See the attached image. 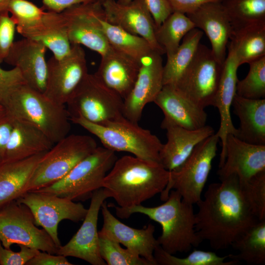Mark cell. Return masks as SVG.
I'll use <instances>...</instances> for the list:
<instances>
[{"label": "cell", "instance_id": "27", "mask_svg": "<svg viewBox=\"0 0 265 265\" xmlns=\"http://www.w3.org/2000/svg\"><path fill=\"white\" fill-rule=\"evenodd\" d=\"M232 106L239 120L236 137L250 144L265 145V99H247L236 94Z\"/></svg>", "mask_w": 265, "mask_h": 265}, {"label": "cell", "instance_id": "18", "mask_svg": "<svg viewBox=\"0 0 265 265\" xmlns=\"http://www.w3.org/2000/svg\"><path fill=\"white\" fill-rule=\"evenodd\" d=\"M101 210L103 225L98 234L106 236L122 244L135 254L145 259L152 265H157L154 253L159 245L154 237L155 226L149 224L140 229L130 227L117 219L110 212L104 201Z\"/></svg>", "mask_w": 265, "mask_h": 265}, {"label": "cell", "instance_id": "20", "mask_svg": "<svg viewBox=\"0 0 265 265\" xmlns=\"http://www.w3.org/2000/svg\"><path fill=\"white\" fill-rule=\"evenodd\" d=\"M225 156L224 162L217 171L220 180L232 175L239 181L245 180L265 170V145L250 144L229 134Z\"/></svg>", "mask_w": 265, "mask_h": 265}, {"label": "cell", "instance_id": "29", "mask_svg": "<svg viewBox=\"0 0 265 265\" xmlns=\"http://www.w3.org/2000/svg\"><path fill=\"white\" fill-rule=\"evenodd\" d=\"M26 38L43 43L57 59L64 57L71 49L66 22L61 12L46 11L39 25Z\"/></svg>", "mask_w": 265, "mask_h": 265}, {"label": "cell", "instance_id": "43", "mask_svg": "<svg viewBox=\"0 0 265 265\" xmlns=\"http://www.w3.org/2000/svg\"><path fill=\"white\" fill-rule=\"evenodd\" d=\"M20 250L14 252L4 248L0 241V265H24L40 251L25 245H19Z\"/></svg>", "mask_w": 265, "mask_h": 265}, {"label": "cell", "instance_id": "5", "mask_svg": "<svg viewBox=\"0 0 265 265\" xmlns=\"http://www.w3.org/2000/svg\"><path fill=\"white\" fill-rule=\"evenodd\" d=\"M70 121L96 136L106 148L114 152H125L148 160L159 162L162 143L149 130L139 126L125 117L100 125L81 117Z\"/></svg>", "mask_w": 265, "mask_h": 265}, {"label": "cell", "instance_id": "44", "mask_svg": "<svg viewBox=\"0 0 265 265\" xmlns=\"http://www.w3.org/2000/svg\"><path fill=\"white\" fill-rule=\"evenodd\" d=\"M158 27L173 11L167 0H142Z\"/></svg>", "mask_w": 265, "mask_h": 265}, {"label": "cell", "instance_id": "50", "mask_svg": "<svg viewBox=\"0 0 265 265\" xmlns=\"http://www.w3.org/2000/svg\"><path fill=\"white\" fill-rule=\"evenodd\" d=\"M132 0H118L117 2L121 4H127L130 2Z\"/></svg>", "mask_w": 265, "mask_h": 265}, {"label": "cell", "instance_id": "28", "mask_svg": "<svg viewBox=\"0 0 265 265\" xmlns=\"http://www.w3.org/2000/svg\"><path fill=\"white\" fill-rule=\"evenodd\" d=\"M46 152L21 160L0 162V209L24 193L28 180Z\"/></svg>", "mask_w": 265, "mask_h": 265}, {"label": "cell", "instance_id": "11", "mask_svg": "<svg viewBox=\"0 0 265 265\" xmlns=\"http://www.w3.org/2000/svg\"><path fill=\"white\" fill-rule=\"evenodd\" d=\"M0 241L7 249L16 244L53 254L59 248L44 229L38 228L29 209L17 200L0 209Z\"/></svg>", "mask_w": 265, "mask_h": 265}, {"label": "cell", "instance_id": "10", "mask_svg": "<svg viewBox=\"0 0 265 265\" xmlns=\"http://www.w3.org/2000/svg\"><path fill=\"white\" fill-rule=\"evenodd\" d=\"M223 67L211 49L200 43L190 63L172 87L201 108L213 106Z\"/></svg>", "mask_w": 265, "mask_h": 265}, {"label": "cell", "instance_id": "35", "mask_svg": "<svg viewBox=\"0 0 265 265\" xmlns=\"http://www.w3.org/2000/svg\"><path fill=\"white\" fill-rule=\"evenodd\" d=\"M233 29L265 23V0H222Z\"/></svg>", "mask_w": 265, "mask_h": 265}, {"label": "cell", "instance_id": "6", "mask_svg": "<svg viewBox=\"0 0 265 265\" xmlns=\"http://www.w3.org/2000/svg\"><path fill=\"white\" fill-rule=\"evenodd\" d=\"M97 147L95 139L89 135L68 134L42 156L28 180L24 193L60 180Z\"/></svg>", "mask_w": 265, "mask_h": 265}, {"label": "cell", "instance_id": "13", "mask_svg": "<svg viewBox=\"0 0 265 265\" xmlns=\"http://www.w3.org/2000/svg\"><path fill=\"white\" fill-rule=\"evenodd\" d=\"M71 44L83 45L101 56L111 48L102 29L101 20L106 17L98 1L72 6L63 11Z\"/></svg>", "mask_w": 265, "mask_h": 265}, {"label": "cell", "instance_id": "19", "mask_svg": "<svg viewBox=\"0 0 265 265\" xmlns=\"http://www.w3.org/2000/svg\"><path fill=\"white\" fill-rule=\"evenodd\" d=\"M47 50L43 43L24 38L14 42L4 61L19 70L26 84L43 93L47 77Z\"/></svg>", "mask_w": 265, "mask_h": 265}, {"label": "cell", "instance_id": "21", "mask_svg": "<svg viewBox=\"0 0 265 265\" xmlns=\"http://www.w3.org/2000/svg\"><path fill=\"white\" fill-rule=\"evenodd\" d=\"M186 15L195 28L205 32L210 41L213 55L219 62L223 64L233 29L221 2L204 4Z\"/></svg>", "mask_w": 265, "mask_h": 265}, {"label": "cell", "instance_id": "37", "mask_svg": "<svg viewBox=\"0 0 265 265\" xmlns=\"http://www.w3.org/2000/svg\"><path fill=\"white\" fill-rule=\"evenodd\" d=\"M44 10L27 0H10L7 7L17 31L24 38L39 25L46 12Z\"/></svg>", "mask_w": 265, "mask_h": 265}, {"label": "cell", "instance_id": "32", "mask_svg": "<svg viewBox=\"0 0 265 265\" xmlns=\"http://www.w3.org/2000/svg\"><path fill=\"white\" fill-rule=\"evenodd\" d=\"M203 32L194 28L183 38L177 51L169 58L163 68V85L174 86L192 61Z\"/></svg>", "mask_w": 265, "mask_h": 265}, {"label": "cell", "instance_id": "26", "mask_svg": "<svg viewBox=\"0 0 265 265\" xmlns=\"http://www.w3.org/2000/svg\"><path fill=\"white\" fill-rule=\"evenodd\" d=\"M54 145L35 126L14 117L2 161H16L46 152Z\"/></svg>", "mask_w": 265, "mask_h": 265}, {"label": "cell", "instance_id": "2", "mask_svg": "<svg viewBox=\"0 0 265 265\" xmlns=\"http://www.w3.org/2000/svg\"><path fill=\"white\" fill-rule=\"evenodd\" d=\"M169 177V171L159 162L124 156L116 159L105 177L102 187L118 206L130 207L141 205L161 193Z\"/></svg>", "mask_w": 265, "mask_h": 265}, {"label": "cell", "instance_id": "7", "mask_svg": "<svg viewBox=\"0 0 265 265\" xmlns=\"http://www.w3.org/2000/svg\"><path fill=\"white\" fill-rule=\"evenodd\" d=\"M117 159L115 152L97 147L65 177L35 190L53 194L73 201H85L102 187L103 180Z\"/></svg>", "mask_w": 265, "mask_h": 265}, {"label": "cell", "instance_id": "15", "mask_svg": "<svg viewBox=\"0 0 265 265\" xmlns=\"http://www.w3.org/2000/svg\"><path fill=\"white\" fill-rule=\"evenodd\" d=\"M138 73L130 92L123 100V116L138 123L146 105L154 102L163 85L161 54L156 51L143 57Z\"/></svg>", "mask_w": 265, "mask_h": 265}, {"label": "cell", "instance_id": "46", "mask_svg": "<svg viewBox=\"0 0 265 265\" xmlns=\"http://www.w3.org/2000/svg\"><path fill=\"white\" fill-rule=\"evenodd\" d=\"M66 257L40 251L26 265H72Z\"/></svg>", "mask_w": 265, "mask_h": 265}, {"label": "cell", "instance_id": "45", "mask_svg": "<svg viewBox=\"0 0 265 265\" xmlns=\"http://www.w3.org/2000/svg\"><path fill=\"white\" fill-rule=\"evenodd\" d=\"M14 117L6 110L0 113V162L3 161L6 147L9 139Z\"/></svg>", "mask_w": 265, "mask_h": 265}, {"label": "cell", "instance_id": "22", "mask_svg": "<svg viewBox=\"0 0 265 265\" xmlns=\"http://www.w3.org/2000/svg\"><path fill=\"white\" fill-rule=\"evenodd\" d=\"M228 54L223 63L222 73L216 93L214 106L218 110L220 115V126L216 132L221 142L219 167L224 162L225 148L227 136L232 134L236 136L238 130L232 122L230 109L233 99L236 94V86L238 80L237 71L239 65L235 51L229 43Z\"/></svg>", "mask_w": 265, "mask_h": 265}, {"label": "cell", "instance_id": "48", "mask_svg": "<svg viewBox=\"0 0 265 265\" xmlns=\"http://www.w3.org/2000/svg\"><path fill=\"white\" fill-rule=\"evenodd\" d=\"M97 0H42L44 9L60 13L74 5L89 3Z\"/></svg>", "mask_w": 265, "mask_h": 265}, {"label": "cell", "instance_id": "51", "mask_svg": "<svg viewBox=\"0 0 265 265\" xmlns=\"http://www.w3.org/2000/svg\"><path fill=\"white\" fill-rule=\"evenodd\" d=\"M5 110L4 106L0 103V113H2Z\"/></svg>", "mask_w": 265, "mask_h": 265}, {"label": "cell", "instance_id": "52", "mask_svg": "<svg viewBox=\"0 0 265 265\" xmlns=\"http://www.w3.org/2000/svg\"><path fill=\"white\" fill-rule=\"evenodd\" d=\"M108 0H97V1H99L101 3H103L104 2Z\"/></svg>", "mask_w": 265, "mask_h": 265}, {"label": "cell", "instance_id": "36", "mask_svg": "<svg viewBox=\"0 0 265 265\" xmlns=\"http://www.w3.org/2000/svg\"><path fill=\"white\" fill-rule=\"evenodd\" d=\"M157 265H235L239 263L237 260L226 261L229 255L221 257L215 252L201 250H194L185 258H178L164 251L159 245L154 253Z\"/></svg>", "mask_w": 265, "mask_h": 265}, {"label": "cell", "instance_id": "34", "mask_svg": "<svg viewBox=\"0 0 265 265\" xmlns=\"http://www.w3.org/2000/svg\"><path fill=\"white\" fill-rule=\"evenodd\" d=\"M194 28V24L187 15L179 12H173L156 28V40L167 58L175 53L184 36Z\"/></svg>", "mask_w": 265, "mask_h": 265}, {"label": "cell", "instance_id": "17", "mask_svg": "<svg viewBox=\"0 0 265 265\" xmlns=\"http://www.w3.org/2000/svg\"><path fill=\"white\" fill-rule=\"evenodd\" d=\"M102 4L108 22L143 37L155 51L165 53L156 40L154 21L142 0H132L127 4L108 0Z\"/></svg>", "mask_w": 265, "mask_h": 265}, {"label": "cell", "instance_id": "25", "mask_svg": "<svg viewBox=\"0 0 265 265\" xmlns=\"http://www.w3.org/2000/svg\"><path fill=\"white\" fill-rule=\"evenodd\" d=\"M161 128L166 131L167 141L159 152V161L169 171L180 166L199 142L214 133L208 125L194 130L174 125Z\"/></svg>", "mask_w": 265, "mask_h": 265}, {"label": "cell", "instance_id": "40", "mask_svg": "<svg viewBox=\"0 0 265 265\" xmlns=\"http://www.w3.org/2000/svg\"><path fill=\"white\" fill-rule=\"evenodd\" d=\"M99 247L100 255L106 265H152L145 259L122 248L119 242L106 236L99 234Z\"/></svg>", "mask_w": 265, "mask_h": 265}, {"label": "cell", "instance_id": "30", "mask_svg": "<svg viewBox=\"0 0 265 265\" xmlns=\"http://www.w3.org/2000/svg\"><path fill=\"white\" fill-rule=\"evenodd\" d=\"M229 43L239 66L265 56V23L233 29Z\"/></svg>", "mask_w": 265, "mask_h": 265}, {"label": "cell", "instance_id": "9", "mask_svg": "<svg viewBox=\"0 0 265 265\" xmlns=\"http://www.w3.org/2000/svg\"><path fill=\"white\" fill-rule=\"evenodd\" d=\"M66 105L70 116L81 117L102 125L124 117L123 99L88 73L72 94Z\"/></svg>", "mask_w": 265, "mask_h": 265}, {"label": "cell", "instance_id": "4", "mask_svg": "<svg viewBox=\"0 0 265 265\" xmlns=\"http://www.w3.org/2000/svg\"><path fill=\"white\" fill-rule=\"evenodd\" d=\"M4 106L13 117L35 126L54 144L68 135L71 130L65 106L55 103L26 83L14 90Z\"/></svg>", "mask_w": 265, "mask_h": 265}, {"label": "cell", "instance_id": "31", "mask_svg": "<svg viewBox=\"0 0 265 265\" xmlns=\"http://www.w3.org/2000/svg\"><path fill=\"white\" fill-rule=\"evenodd\" d=\"M238 251L229 254V259L250 265L265 264V220L259 221L242 234L231 246Z\"/></svg>", "mask_w": 265, "mask_h": 265}, {"label": "cell", "instance_id": "39", "mask_svg": "<svg viewBox=\"0 0 265 265\" xmlns=\"http://www.w3.org/2000/svg\"><path fill=\"white\" fill-rule=\"evenodd\" d=\"M249 70L246 76L238 80L236 94L250 99H265V56L248 63Z\"/></svg>", "mask_w": 265, "mask_h": 265}, {"label": "cell", "instance_id": "47", "mask_svg": "<svg viewBox=\"0 0 265 265\" xmlns=\"http://www.w3.org/2000/svg\"><path fill=\"white\" fill-rule=\"evenodd\" d=\"M173 12L185 14L192 12L204 4L222 0H167Z\"/></svg>", "mask_w": 265, "mask_h": 265}, {"label": "cell", "instance_id": "41", "mask_svg": "<svg viewBox=\"0 0 265 265\" xmlns=\"http://www.w3.org/2000/svg\"><path fill=\"white\" fill-rule=\"evenodd\" d=\"M16 24L8 11L0 13V64L4 61L14 43Z\"/></svg>", "mask_w": 265, "mask_h": 265}, {"label": "cell", "instance_id": "3", "mask_svg": "<svg viewBox=\"0 0 265 265\" xmlns=\"http://www.w3.org/2000/svg\"><path fill=\"white\" fill-rule=\"evenodd\" d=\"M111 207L114 208L116 215L120 218H128L133 213H139L159 223L162 233L157 239L159 244L169 254L187 253L202 242L195 228L193 204L183 200L174 189L170 191L163 204L157 207L139 205L123 208L113 204Z\"/></svg>", "mask_w": 265, "mask_h": 265}, {"label": "cell", "instance_id": "38", "mask_svg": "<svg viewBox=\"0 0 265 265\" xmlns=\"http://www.w3.org/2000/svg\"><path fill=\"white\" fill-rule=\"evenodd\" d=\"M238 182L241 196L252 213L259 221L265 220V170Z\"/></svg>", "mask_w": 265, "mask_h": 265}, {"label": "cell", "instance_id": "23", "mask_svg": "<svg viewBox=\"0 0 265 265\" xmlns=\"http://www.w3.org/2000/svg\"><path fill=\"white\" fill-rule=\"evenodd\" d=\"M154 102L164 114L161 128L174 125L194 130L206 125L208 115L204 109L190 102L170 85H163Z\"/></svg>", "mask_w": 265, "mask_h": 265}, {"label": "cell", "instance_id": "49", "mask_svg": "<svg viewBox=\"0 0 265 265\" xmlns=\"http://www.w3.org/2000/svg\"><path fill=\"white\" fill-rule=\"evenodd\" d=\"M10 0H0V13L8 11L7 7Z\"/></svg>", "mask_w": 265, "mask_h": 265}, {"label": "cell", "instance_id": "8", "mask_svg": "<svg viewBox=\"0 0 265 265\" xmlns=\"http://www.w3.org/2000/svg\"><path fill=\"white\" fill-rule=\"evenodd\" d=\"M219 140L217 132L203 140L180 166L169 171L167 185L160 193L162 201L167 199L172 189L178 191L183 200L191 204H197L201 199Z\"/></svg>", "mask_w": 265, "mask_h": 265}, {"label": "cell", "instance_id": "42", "mask_svg": "<svg viewBox=\"0 0 265 265\" xmlns=\"http://www.w3.org/2000/svg\"><path fill=\"white\" fill-rule=\"evenodd\" d=\"M24 83H26L17 68L4 70L0 67V103L4 106L14 90Z\"/></svg>", "mask_w": 265, "mask_h": 265}, {"label": "cell", "instance_id": "14", "mask_svg": "<svg viewBox=\"0 0 265 265\" xmlns=\"http://www.w3.org/2000/svg\"><path fill=\"white\" fill-rule=\"evenodd\" d=\"M86 54L79 45H72L62 58L53 56L47 61V77L44 95L55 103L65 106L88 74Z\"/></svg>", "mask_w": 265, "mask_h": 265}, {"label": "cell", "instance_id": "16", "mask_svg": "<svg viewBox=\"0 0 265 265\" xmlns=\"http://www.w3.org/2000/svg\"><path fill=\"white\" fill-rule=\"evenodd\" d=\"M108 198L103 187L93 192L82 225L66 244L58 248L56 254L77 258L92 265H106L99 253L97 224L102 205Z\"/></svg>", "mask_w": 265, "mask_h": 265}, {"label": "cell", "instance_id": "33", "mask_svg": "<svg viewBox=\"0 0 265 265\" xmlns=\"http://www.w3.org/2000/svg\"><path fill=\"white\" fill-rule=\"evenodd\" d=\"M101 24L110 46L139 63L143 57L155 51L144 38L109 23L106 17L101 20Z\"/></svg>", "mask_w": 265, "mask_h": 265}, {"label": "cell", "instance_id": "1", "mask_svg": "<svg viewBox=\"0 0 265 265\" xmlns=\"http://www.w3.org/2000/svg\"><path fill=\"white\" fill-rule=\"evenodd\" d=\"M220 181L209 186L204 198L196 204L198 211L195 213L197 235L215 250L231 246L259 221L241 196L238 177L232 175Z\"/></svg>", "mask_w": 265, "mask_h": 265}, {"label": "cell", "instance_id": "24", "mask_svg": "<svg viewBox=\"0 0 265 265\" xmlns=\"http://www.w3.org/2000/svg\"><path fill=\"white\" fill-rule=\"evenodd\" d=\"M140 65L139 62L111 47L101 56L98 69L94 74L124 100L133 86Z\"/></svg>", "mask_w": 265, "mask_h": 265}, {"label": "cell", "instance_id": "12", "mask_svg": "<svg viewBox=\"0 0 265 265\" xmlns=\"http://www.w3.org/2000/svg\"><path fill=\"white\" fill-rule=\"evenodd\" d=\"M17 201L29 209L36 225L41 226L58 247L61 245L58 236L59 222L63 220L82 221L88 211L80 202L37 191L26 192Z\"/></svg>", "mask_w": 265, "mask_h": 265}]
</instances>
